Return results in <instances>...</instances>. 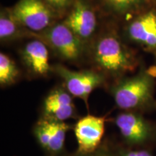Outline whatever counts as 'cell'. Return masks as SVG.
Wrapping results in <instances>:
<instances>
[{"label":"cell","instance_id":"obj_1","mask_svg":"<svg viewBox=\"0 0 156 156\" xmlns=\"http://www.w3.org/2000/svg\"><path fill=\"white\" fill-rule=\"evenodd\" d=\"M93 59L98 67L112 75H119L134 69L135 62L119 38L114 34H106L95 43Z\"/></svg>","mask_w":156,"mask_h":156},{"label":"cell","instance_id":"obj_2","mask_svg":"<svg viewBox=\"0 0 156 156\" xmlns=\"http://www.w3.org/2000/svg\"><path fill=\"white\" fill-rule=\"evenodd\" d=\"M153 92V77L147 71L122 80L112 89L115 103L124 110H136L151 106Z\"/></svg>","mask_w":156,"mask_h":156},{"label":"cell","instance_id":"obj_3","mask_svg":"<svg viewBox=\"0 0 156 156\" xmlns=\"http://www.w3.org/2000/svg\"><path fill=\"white\" fill-rule=\"evenodd\" d=\"M11 12L20 25L34 32L46 30L55 14L44 0H19Z\"/></svg>","mask_w":156,"mask_h":156},{"label":"cell","instance_id":"obj_4","mask_svg":"<svg viewBox=\"0 0 156 156\" xmlns=\"http://www.w3.org/2000/svg\"><path fill=\"white\" fill-rule=\"evenodd\" d=\"M44 38L54 51L64 59L75 61L83 54V42L64 23L54 25L46 29Z\"/></svg>","mask_w":156,"mask_h":156},{"label":"cell","instance_id":"obj_5","mask_svg":"<svg viewBox=\"0 0 156 156\" xmlns=\"http://www.w3.org/2000/svg\"><path fill=\"white\" fill-rule=\"evenodd\" d=\"M115 124L126 142L132 145H145L155 137L154 126L139 114L127 112L119 114Z\"/></svg>","mask_w":156,"mask_h":156},{"label":"cell","instance_id":"obj_6","mask_svg":"<svg viewBox=\"0 0 156 156\" xmlns=\"http://www.w3.org/2000/svg\"><path fill=\"white\" fill-rule=\"evenodd\" d=\"M54 69L63 79L68 92L86 103L90 94L104 82V77L101 74L93 71H72L62 65L56 66Z\"/></svg>","mask_w":156,"mask_h":156},{"label":"cell","instance_id":"obj_7","mask_svg":"<svg viewBox=\"0 0 156 156\" xmlns=\"http://www.w3.org/2000/svg\"><path fill=\"white\" fill-rule=\"evenodd\" d=\"M105 117L88 115L78 121L75 134L81 154L92 153L99 145L104 134Z\"/></svg>","mask_w":156,"mask_h":156},{"label":"cell","instance_id":"obj_8","mask_svg":"<svg viewBox=\"0 0 156 156\" xmlns=\"http://www.w3.org/2000/svg\"><path fill=\"white\" fill-rule=\"evenodd\" d=\"M63 23L84 42L91 38L96 29V15L84 0H75Z\"/></svg>","mask_w":156,"mask_h":156},{"label":"cell","instance_id":"obj_9","mask_svg":"<svg viewBox=\"0 0 156 156\" xmlns=\"http://www.w3.org/2000/svg\"><path fill=\"white\" fill-rule=\"evenodd\" d=\"M69 126L64 122L45 118L35 126L34 133L38 143L46 151L56 153L62 151L64 145L66 134Z\"/></svg>","mask_w":156,"mask_h":156},{"label":"cell","instance_id":"obj_10","mask_svg":"<svg viewBox=\"0 0 156 156\" xmlns=\"http://www.w3.org/2000/svg\"><path fill=\"white\" fill-rule=\"evenodd\" d=\"M127 34L133 41L156 51V13L147 12L132 20L127 28Z\"/></svg>","mask_w":156,"mask_h":156},{"label":"cell","instance_id":"obj_11","mask_svg":"<svg viewBox=\"0 0 156 156\" xmlns=\"http://www.w3.org/2000/svg\"><path fill=\"white\" fill-rule=\"evenodd\" d=\"M44 112L45 118L58 122L73 118L75 108L71 94L62 88L54 89L45 98Z\"/></svg>","mask_w":156,"mask_h":156},{"label":"cell","instance_id":"obj_12","mask_svg":"<svg viewBox=\"0 0 156 156\" xmlns=\"http://www.w3.org/2000/svg\"><path fill=\"white\" fill-rule=\"evenodd\" d=\"M23 61L31 72L38 75H44L50 69L48 51L42 41H31L25 44L22 51Z\"/></svg>","mask_w":156,"mask_h":156},{"label":"cell","instance_id":"obj_13","mask_svg":"<svg viewBox=\"0 0 156 156\" xmlns=\"http://www.w3.org/2000/svg\"><path fill=\"white\" fill-rule=\"evenodd\" d=\"M149 0H98L105 11L116 16L134 13L145 6Z\"/></svg>","mask_w":156,"mask_h":156},{"label":"cell","instance_id":"obj_14","mask_svg":"<svg viewBox=\"0 0 156 156\" xmlns=\"http://www.w3.org/2000/svg\"><path fill=\"white\" fill-rule=\"evenodd\" d=\"M20 27L23 26L12 14L11 9L2 10L0 15V39L2 41L14 40L21 36Z\"/></svg>","mask_w":156,"mask_h":156},{"label":"cell","instance_id":"obj_15","mask_svg":"<svg viewBox=\"0 0 156 156\" xmlns=\"http://www.w3.org/2000/svg\"><path fill=\"white\" fill-rule=\"evenodd\" d=\"M19 71L16 64L5 54H0V83L8 85L15 83Z\"/></svg>","mask_w":156,"mask_h":156},{"label":"cell","instance_id":"obj_16","mask_svg":"<svg viewBox=\"0 0 156 156\" xmlns=\"http://www.w3.org/2000/svg\"><path fill=\"white\" fill-rule=\"evenodd\" d=\"M55 12H64L73 5L75 0H44Z\"/></svg>","mask_w":156,"mask_h":156},{"label":"cell","instance_id":"obj_17","mask_svg":"<svg viewBox=\"0 0 156 156\" xmlns=\"http://www.w3.org/2000/svg\"><path fill=\"white\" fill-rule=\"evenodd\" d=\"M119 156H153V155L147 150H136L122 151Z\"/></svg>","mask_w":156,"mask_h":156},{"label":"cell","instance_id":"obj_18","mask_svg":"<svg viewBox=\"0 0 156 156\" xmlns=\"http://www.w3.org/2000/svg\"><path fill=\"white\" fill-rule=\"evenodd\" d=\"M147 72L153 78L156 77V66H154L153 67H152L151 69L148 70Z\"/></svg>","mask_w":156,"mask_h":156},{"label":"cell","instance_id":"obj_19","mask_svg":"<svg viewBox=\"0 0 156 156\" xmlns=\"http://www.w3.org/2000/svg\"><path fill=\"white\" fill-rule=\"evenodd\" d=\"M83 156H108L106 154L103 153H89V154H84Z\"/></svg>","mask_w":156,"mask_h":156}]
</instances>
